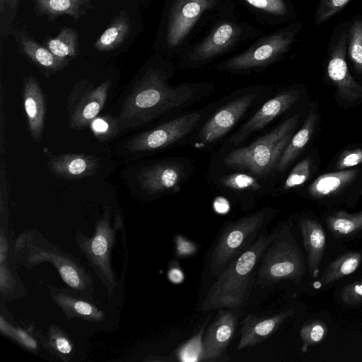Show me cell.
<instances>
[{"instance_id":"8fae6325","label":"cell","mask_w":362,"mask_h":362,"mask_svg":"<svg viewBox=\"0 0 362 362\" xmlns=\"http://www.w3.org/2000/svg\"><path fill=\"white\" fill-rule=\"evenodd\" d=\"M202 112L194 111L171 119L141 133L126 144L131 152H150L165 148L184 139L197 127Z\"/></svg>"},{"instance_id":"8992f818","label":"cell","mask_w":362,"mask_h":362,"mask_svg":"<svg viewBox=\"0 0 362 362\" xmlns=\"http://www.w3.org/2000/svg\"><path fill=\"white\" fill-rule=\"evenodd\" d=\"M299 118L300 114H295L250 145L229 152L223 158V164L230 169L245 171L256 177L275 173Z\"/></svg>"},{"instance_id":"7c38bea8","label":"cell","mask_w":362,"mask_h":362,"mask_svg":"<svg viewBox=\"0 0 362 362\" xmlns=\"http://www.w3.org/2000/svg\"><path fill=\"white\" fill-rule=\"evenodd\" d=\"M110 84L111 81L106 80L93 87L82 80L76 85L68 103L70 128L79 130L90 125L103 109Z\"/></svg>"},{"instance_id":"ab89813d","label":"cell","mask_w":362,"mask_h":362,"mask_svg":"<svg viewBox=\"0 0 362 362\" xmlns=\"http://www.w3.org/2000/svg\"><path fill=\"white\" fill-rule=\"evenodd\" d=\"M350 0H320L315 14L317 25L322 23L343 8Z\"/></svg>"},{"instance_id":"60d3db41","label":"cell","mask_w":362,"mask_h":362,"mask_svg":"<svg viewBox=\"0 0 362 362\" xmlns=\"http://www.w3.org/2000/svg\"><path fill=\"white\" fill-rule=\"evenodd\" d=\"M0 291L5 298L11 296L16 290L17 278L13 274L6 261L0 262Z\"/></svg>"},{"instance_id":"9c48e42d","label":"cell","mask_w":362,"mask_h":362,"mask_svg":"<svg viewBox=\"0 0 362 362\" xmlns=\"http://www.w3.org/2000/svg\"><path fill=\"white\" fill-rule=\"evenodd\" d=\"M300 30L298 23L276 30L257 39L243 52L216 64L220 71L246 74L265 68L279 59L288 50Z\"/></svg>"},{"instance_id":"c3c4849f","label":"cell","mask_w":362,"mask_h":362,"mask_svg":"<svg viewBox=\"0 0 362 362\" xmlns=\"http://www.w3.org/2000/svg\"><path fill=\"white\" fill-rule=\"evenodd\" d=\"M20 1L21 0H7L5 9L6 6H8L11 10L16 9L18 7Z\"/></svg>"},{"instance_id":"44dd1931","label":"cell","mask_w":362,"mask_h":362,"mask_svg":"<svg viewBox=\"0 0 362 362\" xmlns=\"http://www.w3.org/2000/svg\"><path fill=\"white\" fill-rule=\"evenodd\" d=\"M23 100L30 136L34 141L37 142L42 139L46 108L42 90L33 76H28L24 79Z\"/></svg>"},{"instance_id":"7dc6e473","label":"cell","mask_w":362,"mask_h":362,"mask_svg":"<svg viewBox=\"0 0 362 362\" xmlns=\"http://www.w3.org/2000/svg\"><path fill=\"white\" fill-rule=\"evenodd\" d=\"M8 244L7 238L6 234H4L3 228H1L0 236V262L6 261V258L8 257Z\"/></svg>"},{"instance_id":"5b68a950","label":"cell","mask_w":362,"mask_h":362,"mask_svg":"<svg viewBox=\"0 0 362 362\" xmlns=\"http://www.w3.org/2000/svg\"><path fill=\"white\" fill-rule=\"evenodd\" d=\"M13 256L18 264L28 269L51 263L71 289L90 299L93 284L90 274L78 259L48 242L39 231L22 233L14 245Z\"/></svg>"},{"instance_id":"8d00e7d4","label":"cell","mask_w":362,"mask_h":362,"mask_svg":"<svg viewBox=\"0 0 362 362\" xmlns=\"http://www.w3.org/2000/svg\"><path fill=\"white\" fill-rule=\"evenodd\" d=\"M95 136L100 140H107L120 132L117 117L111 116L96 117L90 124Z\"/></svg>"},{"instance_id":"4316f807","label":"cell","mask_w":362,"mask_h":362,"mask_svg":"<svg viewBox=\"0 0 362 362\" xmlns=\"http://www.w3.org/2000/svg\"><path fill=\"white\" fill-rule=\"evenodd\" d=\"M317 118L316 110H310L302 127L295 134H293L285 148L275 173H282L286 170L306 146L314 132Z\"/></svg>"},{"instance_id":"603a6c76","label":"cell","mask_w":362,"mask_h":362,"mask_svg":"<svg viewBox=\"0 0 362 362\" xmlns=\"http://www.w3.org/2000/svg\"><path fill=\"white\" fill-rule=\"evenodd\" d=\"M298 226L307 255L309 272L314 278L317 277L320 264L325 249V233L321 224L310 218H299Z\"/></svg>"},{"instance_id":"f6af8a7d","label":"cell","mask_w":362,"mask_h":362,"mask_svg":"<svg viewBox=\"0 0 362 362\" xmlns=\"http://www.w3.org/2000/svg\"><path fill=\"white\" fill-rule=\"evenodd\" d=\"M4 90L1 86V110H0V153L1 156L3 155L5 148V123L6 117L4 111Z\"/></svg>"},{"instance_id":"e0dca14e","label":"cell","mask_w":362,"mask_h":362,"mask_svg":"<svg viewBox=\"0 0 362 362\" xmlns=\"http://www.w3.org/2000/svg\"><path fill=\"white\" fill-rule=\"evenodd\" d=\"M347 36L346 32L342 33L332 49L327 71L339 96L346 101L356 103L362 100V86L349 73L346 62Z\"/></svg>"},{"instance_id":"b9f144b4","label":"cell","mask_w":362,"mask_h":362,"mask_svg":"<svg viewBox=\"0 0 362 362\" xmlns=\"http://www.w3.org/2000/svg\"><path fill=\"white\" fill-rule=\"evenodd\" d=\"M340 299L349 305L362 303V281L352 282L344 286L340 291Z\"/></svg>"},{"instance_id":"ac0fdd59","label":"cell","mask_w":362,"mask_h":362,"mask_svg":"<svg viewBox=\"0 0 362 362\" xmlns=\"http://www.w3.org/2000/svg\"><path fill=\"white\" fill-rule=\"evenodd\" d=\"M18 52L33 63L46 76L53 75L64 69L68 60L54 56L43 44L38 43L24 28L11 29Z\"/></svg>"},{"instance_id":"3957f363","label":"cell","mask_w":362,"mask_h":362,"mask_svg":"<svg viewBox=\"0 0 362 362\" xmlns=\"http://www.w3.org/2000/svg\"><path fill=\"white\" fill-rule=\"evenodd\" d=\"M281 226V223L269 234L261 235L216 277L202 301V310H240L245 305L255 284L261 255L278 235Z\"/></svg>"},{"instance_id":"d6a6232c","label":"cell","mask_w":362,"mask_h":362,"mask_svg":"<svg viewBox=\"0 0 362 362\" xmlns=\"http://www.w3.org/2000/svg\"><path fill=\"white\" fill-rule=\"evenodd\" d=\"M255 177L248 173H235L220 178L218 182L224 188L235 192H255L261 188L260 183Z\"/></svg>"},{"instance_id":"681fc988","label":"cell","mask_w":362,"mask_h":362,"mask_svg":"<svg viewBox=\"0 0 362 362\" xmlns=\"http://www.w3.org/2000/svg\"><path fill=\"white\" fill-rule=\"evenodd\" d=\"M7 0H0V13L1 14L3 13L4 11L6 5Z\"/></svg>"},{"instance_id":"f1b7e54d","label":"cell","mask_w":362,"mask_h":362,"mask_svg":"<svg viewBox=\"0 0 362 362\" xmlns=\"http://www.w3.org/2000/svg\"><path fill=\"white\" fill-rule=\"evenodd\" d=\"M43 45L57 57L69 61L77 55L78 35L74 28L64 27L55 37L46 38Z\"/></svg>"},{"instance_id":"f35d334b","label":"cell","mask_w":362,"mask_h":362,"mask_svg":"<svg viewBox=\"0 0 362 362\" xmlns=\"http://www.w3.org/2000/svg\"><path fill=\"white\" fill-rule=\"evenodd\" d=\"M311 168V160L309 158L298 163L287 176L283 189L289 190L304 184L310 176Z\"/></svg>"},{"instance_id":"ee69618b","label":"cell","mask_w":362,"mask_h":362,"mask_svg":"<svg viewBox=\"0 0 362 362\" xmlns=\"http://www.w3.org/2000/svg\"><path fill=\"white\" fill-rule=\"evenodd\" d=\"M362 163V148H358L343 152L339 156L336 168L338 170H346Z\"/></svg>"},{"instance_id":"e575fe53","label":"cell","mask_w":362,"mask_h":362,"mask_svg":"<svg viewBox=\"0 0 362 362\" xmlns=\"http://www.w3.org/2000/svg\"><path fill=\"white\" fill-rule=\"evenodd\" d=\"M347 40L349 57L356 69L362 73V21H356L352 24Z\"/></svg>"},{"instance_id":"7bdbcfd3","label":"cell","mask_w":362,"mask_h":362,"mask_svg":"<svg viewBox=\"0 0 362 362\" xmlns=\"http://www.w3.org/2000/svg\"><path fill=\"white\" fill-rule=\"evenodd\" d=\"M174 241L175 255L178 258L194 256L198 251V245L196 243L180 234L175 235Z\"/></svg>"},{"instance_id":"83f0119b","label":"cell","mask_w":362,"mask_h":362,"mask_svg":"<svg viewBox=\"0 0 362 362\" xmlns=\"http://www.w3.org/2000/svg\"><path fill=\"white\" fill-rule=\"evenodd\" d=\"M132 23L125 11H121L110 23L95 42L94 48L99 52H110L118 48L129 37Z\"/></svg>"},{"instance_id":"7402d4cb","label":"cell","mask_w":362,"mask_h":362,"mask_svg":"<svg viewBox=\"0 0 362 362\" xmlns=\"http://www.w3.org/2000/svg\"><path fill=\"white\" fill-rule=\"evenodd\" d=\"M50 296L68 318L100 322L105 320L103 310L91 303L90 299L66 289H59L49 285Z\"/></svg>"},{"instance_id":"7a4b0ae2","label":"cell","mask_w":362,"mask_h":362,"mask_svg":"<svg viewBox=\"0 0 362 362\" xmlns=\"http://www.w3.org/2000/svg\"><path fill=\"white\" fill-rule=\"evenodd\" d=\"M234 6L233 0H166L156 40V53L168 58L179 56L197 31Z\"/></svg>"},{"instance_id":"4fadbf2b","label":"cell","mask_w":362,"mask_h":362,"mask_svg":"<svg viewBox=\"0 0 362 362\" xmlns=\"http://www.w3.org/2000/svg\"><path fill=\"white\" fill-rule=\"evenodd\" d=\"M240 310L222 308L214 321L204 332L202 338V353L200 361L215 362L230 360L227 349L235 336Z\"/></svg>"},{"instance_id":"2e32d148","label":"cell","mask_w":362,"mask_h":362,"mask_svg":"<svg viewBox=\"0 0 362 362\" xmlns=\"http://www.w3.org/2000/svg\"><path fill=\"white\" fill-rule=\"evenodd\" d=\"M300 92L289 90L281 92L267 100L264 105L231 136L230 142L239 145L248 136L262 129L272 120L291 108L300 98Z\"/></svg>"},{"instance_id":"5bb4252c","label":"cell","mask_w":362,"mask_h":362,"mask_svg":"<svg viewBox=\"0 0 362 362\" xmlns=\"http://www.w3.org/2000/svg\"><path fill=\"white\" fill-rule=\"evenodd\" d=\"M257 95H242L224 105L202 126L197 135L199 146L211 145L230 130L254 104Z\"/></svg>"},{"instance_id":"d590c367","label":"cell","mask_w":362,"mask_h":362,"mask_svg":"<svg viewBox=\"0 0 362 362\" xmlns=\"http://www.w3.org/2000/svg\"><path fill=\"white\" fill-rule=\"evenodd\" d=\"M327 327L324 322L313 320L303 325L300 336L304 346H310L322 341L327 336Z\"/></svg>"},{"instance_id":"484cf974","label":"cell","mask_w":362,"mask_h":362,"mask_svg":"<svg viewBox=\"0 0 362 362\" xmlns=\"http://www.w3.org/2000/svg\"><path fill=\"white\" fill-rule=\"evenodd\" d=\"M237 1L244 6L259 23L265 25H276L286 20L291 13L287 0Z\"/></svg>"},{"instance_id":"f546056e","label":"cell","mask_w":362,"mask_h":362,"mask_svg":"<svg viewBox=\"0 0 362 362\" xmlns=\"http://www.w3.org/2000/svg\"><path fill=\"white\" fill-rule=\"evenodd\" d=\"M326 223L335 237H351L362 230V210L354 214L338 211L329 215Z\"/></svg>"},{"instance_id":"d6986e66","label":"cell","mask_w":362,"mask_h":362,"mask_svg":"<svg viewBox=\"0 0 362 362\" xmlns=\"http://www.w3.org/2000/svg\"><path fill=\"white\" fill-rule=\"evenodd\" d=\"M293 313L294 309L289 308L271 316L249 314L240 322L237 350L252 347L266 341Z\"/></svg>"},{"instance_id":"52a82bcc","label":"cell","mask_w":362,"mask_h":362,"mask_svg":"<svg viewBox=\"0 0 362 362\" xmlns=\"http://www.w3.org/2000/svg\"><path fill=\"white\" fill-rule=\"evenodd\" d=\"M277 214L267 206L230 221L222 228L211 254L210 266L216 277L226 267L266 233L267 226Z\"/></svg>"},{"instance_id":"ba28073f","label":"cell","mask_w":362,"mask_h":362,"mask_svg":"<svg viewBox=\"0 0 362 362\" xmlns=\"http://www.w3.org/2000/svg\"><path fill=\"white\" fill-rule=\"evenodd\" d=\"M305 272L303 252L288 223H281L276 238L261 255L255 286L260 288L282 280L299 283Z\"/></svg>"},{"instance_id":"bcb514c9","label":"cell","mask_w":362,"mask_h":362,"mask_svg":"<svg viewBox=\"0 0 362 362\" xmlns=\"http://www.w3.org/2000/svg\"><path fill=\"white\" fill-rule=\"evenodd\" d=\"M168 279L174 284H180L184 279V274L179 267L173 264L168 274Z\"/></svg>"},{"instance_id":"836d02e7","label":"cell","mask_w":362,"mask_h":362,"mask_svg":"<svg viewBox=\"0 0 362 362\" xmlns=\"http://www.w3.org/2000/svg\"><path fill=\"white\" fill-rule=\"evenodd\" d=\"M206 322L192 338L182 344L175 351L177 358L184 362L200 361L202 353V338Z\"/></svg>"},{"instance_id":"4dcf8cb0","label":"cell","mask_w":362,"mask_h":362,"mask_svg":"<svg viewBox=\"0 0 362 362\" xmlns=\"http://www.w3.org/2000/svg\"><path fill=\"white\" fill-rule=\"evenodd\" d=\"M362 261L360 252H347L332 262L325 269L320 280L321 284L326 285L352 274Z\"/></svg>"},{"instance_id":"74e56055","label":"cell","mask_w":362,"mask_h":362,"mask_svg":"<svg viewBox=\"0 0 362 362\" xmlns=\"http://www.w3.org/2000/svg\"><path fill=\"white\" fill-rule=\"evenodd\" d=\"M0 330L28 350L34 351L37 349V343L32 336L23 329L13 327L2 315L0 317Z\"/></svg>"},{"instance_id":"ffe728a7","label":"cell","mask_w":362,"mask_h":362,"mask_svg":"<svg viewBox=\"0 0 362 362\" xmlns=\"http://www.w3.org/2000/svg\"><path fill=\"white\" fill-rule=\"evenodd\" d=\"M47 166L57 177L78 180L95 173L100 166V160L92 155L64 153L50 156Z\"/></svg>"},{"instance_id":"6da1fadb","label":"cell","mask_w":362,"mask_h":362,"mask_svg":"<svg viewBox=\"0 0 362 362\" xmlns=\"http://www.w3.org/2000/svg\"><path fill=\"white\" fill-rule=\"evenodd\" d=\"M174 66L158 53L147 62L127 96L117 117L120 132L137 128L160 116L186 107L212 90L203 83L170 85Z\"/></svg>"},{"instance_id":"d4e9b609","label":"cell","mask_w":362,"mask_h":362,"mask_svg":"<svg viewBox=\"0 0 362 362\" xmlns=\"http://www.w3.org/2000/svg\"><path fill=\"white\" fill-rule=\"evenodd\" d=\"M37 16H46L54 21L62 16H68L74 21L83 17L93 6V0H33Z\"/></svg>"},{"instance_id":"cb8c5ba5","label":"cell","mask_w":362,"mask_h":362,"mask_svg":"<svg viewBox=\"0 0 362 362\" xmlns=\"http://www.w3.org/2000/svg\"><path fill=\"white\" fill-rule=\"evenodd\" d=\"M358 173V169H346L322 174L309 185L308 192L316 199L334 197L348 187Z\"/></svg>"},{"instance_id":"277c9868","label":"cell","mask_w":362,"mask_h":362,"mask_svg":"<svg viewBox=\"0 0 362 362\" xmlns=\"http://www.w3.org/2000/svg\"><path fill=\"white\" fill-rule=\"evenodd\" d=\"M232 6L216 16L199 40L193 41L178 56L181 68L194 69L231 52L259 35V30L243 19Z\"/></svg>"},{"instance_id":"30bf717a","label":"cell","mask_w":362,"mask_h":362,"mask_svg":"<svg viewBox=\"0 0 362 362\" xmlns=\"http://www.w3.org/2000/svg\"><path fill=\"white\" fill-rule=\"evenodd\" d=\"M123 225L122 219L117 214L114 224L110 220V209L106 207L103 216L95 225L90 238L78 232L76 241L100 281L112 295L117 286L115 275L111 263V252L117 231Z\"/></svg>"},{"instance_id":"1f68e13d","label":"cell","mask_w":362,"mask_h":362,"mask_svg":"<svg viewBox=\"0 0 362 362\" xmlns=\"http://www.w3.org/2000/svg\"><path fill=\"white\" fill-rule=\"evenodd\" d=\"M37 336L42 344L52 355L64 361L69 360V356L73 351V343L68 334L59 327L52 325L46 336L41 334H37Z\"/></svg>"},{"instance_id":"9a60e30c","label":"cell","mask_w":362,"mask_h":362,"mask_svg":"<svg viewBox=\"0 0 362 362\" xmlns=\"http://www.w3.org/2000/svg\"><path fill=\"white\" fill-rule=\"evenodd\" d=\"M187 171L182 163L163 161L144 168L138 180L148 194L176 193L187 177Z\"/></svg>"}]
</instances>
